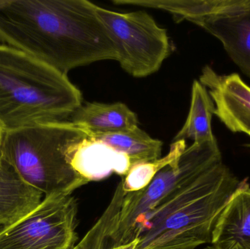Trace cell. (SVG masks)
<instances>
[{
	"label": "cell",
	"instance_id": "6da1fadb",
	"mask_svg": "<svg viewBox=\"0 0 250 249\" xmlns=\"http://www.w3.org/2000/svg\"><path fill=\"white\" fill-rule=\"evenodd\" d=\"M87 0H0V41L63 74L118 59L117 45Z\"/></svg>",
	"mask_w": 250,
	"mask_h": 249
},
{
	"label": "cell",
	"instance_id": "7a4b0ae2",
	"mask_svg": "<svg viewBox=\"0 0 250 249\" xmlns=\"http://www.w3.org/2000/svg\"><path fill=\"white\" fill-rule=\"evenodd\" d=\"M240 182L223 162L211 167L147 213L123 249H195L211 244L214 225Z\"/></svg>",
	"mask_w": 250,
	"mask_h": 249
},
{
	"label": "cell",
	"instance_id": "3957f363",
	"mask_svg": "<svg viewBox=\"0 0 250 249\" xmlns=\"http://www.w3.org/2000/svg\"><path fill=\"white\" fill-rule=\"evenodd\" d=\"M82 101V92L67 75L0 45V127L4 133L69 121Z\"/></svg>",
	"mask_w": 250,
	"mask_h": 249
},
{
	"label": "cell",
	"instance_id": "277c9868",
	"mask_svg": "<svg viewBox=\"0 0 250 249\" xmlns=\"http://www.w3.org/2000/svg\"><path fill=\"white\" fill-rule=\"evenodd\" d=\"M87 137L83 129L70 121L6 132L0 159L44 196L73 194L89 183L70 164L73 149Z\"/></svg>",
	"mask_w": 250,
	"mask_h": 249
},
{
	"label": "cell",
	"instance_id": "5b68a950",
	"mask_svg": "<svg viewBox=\"0 0 250 249\" xmlns=\"http://www.w3.org/2000/svg\"><path fill=\"white\" fill-rule=\"evenodd\" d=\"M222 162L217 140L194 142L179 159L160 170L146 188L125 193L118 223L112 232L116 248L124 249L132 242L144 216L167 196Z\"/></svg>",
	"mask_w": 250,
	"mask_h": 249
},
{
	"label": "cell",
	"instance_id": "8992f818",
	"mask_svg": "<svg viewBox=\"0 0 250 249\" xmlns=\"http://www.w3.org/2000/svg\"><path fill=\"white\" fill-rule=\"evenodd\" d=\"M97 13L117 45L122 68L134 77L158 71L171 54L167 30L145 11L119 13L97 5Z\"/></svg>",
	"mask_w": 250,
	"mask_h": 249
},
{
	"label": "cell",
	"instance_id": "52a82bcc",
	"mask_svg": "<svg viewBox=\"0 0 250 249\" xmlns=\"http://www.w3.org/2000/svg\"><path fill=\"white\" fill-rule=\"evenodd\" d=\"M78 211L73 194L44 196L23 219L0 226V249H72L79 240Z\"/></svg>",
	"mask_w": 250,
	"mask_h": 249
},
{
	"label": "cell",
	"instance_id": "ba28073f",
	"mask_svg": "<svg viewBox=\"0 0 250 249\" xmlns=\"http://www.w3.org/2000/svg\"><path fill=\"white\" fill-rule=\"evenodd\" d=\"M199 81L208 89L215 105L214 115L232 133H250V86L237 73L220 75L203 68Z\"/></svg>",
	"mask_w": 250,
	"mask_h": 249
},
{
	"label": "cell",
	"instance_id": "9c48e42d",
	"mask_svg": "<svg viewBox=\"0 0 250 249\" xmlns=\"http://www.w3.org/2000/svg\"><path fill=\"white\" fill-rule=\"evenodd\" d=\"M196 25L218 39L233 62L250 77V1L242 8L207 18Z\"/></svg>",
	"mask_w": 250,
	"mask_h": 249
},
{
	"label": "cell",
	"instance_id": "30bf717a",
	"mask_svg": "<svg viewBox=\"0 0 250 249\" xmlns=\"http://www.w3.org/2000/svg\"><path fill=\"white\" fill-rule=\"evenodd\" d=\"M214 249H250V185L241 181L220 213L211 235Z\"/></svg>",
	"mask_w": 250,
	"mask_h": 249
},
{
	"label": "cell",
	"instance_id": "8fae6325",
	"mask_svg": "<svg viewBox=\"0 0 250 249\" xmlns=\"http://www.w3.org/2000/svg\"><path fill=\"white\" fill-rule=\"evenodd\" d=\"M70 164L89 183L104 179L111 173L123 178L132 166L127 156L89 136L76 146L70 156Z\"/></svg>",
	"mask_w": 250,
	"mask_h": 249
},
{
	"label": "cell",
	"instance_id": "7c38bea8",
	"mask_svg": "<svg viewBox=\"0 0 250 249\" xmlns=\"http://www.w3.org/2000/svg\"><path fill=\"white\" fill-rule=\"evenodd\" d=\"M43 196L0 159V226H8L23 219L39 206Z\"/></svg>",
	"mask_w": 250,
	"mask_h": 249
},
{
	"label": "cell",
	"instance_id": "4fadbf2b",
	"mask_svg": "<svg viewBox=\"0 0 250 249\" xmlns=\"http://www.w3.org/2000/svg\"><path fill=\"white\" fill-rule=\"evenodd\" d=\"M75 125L93 133H114L138 127L136 114L123 102H87L69 118Z\"/></svg>",
	"mask_w": 250,
	"mask_h": 249
},
{
	"label": "cell",
	"instance_id": "5bb4252c",
	"mask_svg": "<svg viewBox=\"0 0 250 249\" xmlns=\"http://www.w3.org/2000/svg\"><path fill=\"white\" fill-rule=\"evenodd\" d=\"M250 0H113L117 5H133L157 9L171 13L176 22H198L238 10Z\"/></svg>",
	"mask_w": 250,
	"mask_h": 249
},
{
	"label": "cell",
	"instance_id": "9a60e30c",
	"mask_svg": "<svg viewBox=\"0 0 250 249\" xmlns=\"http://www.w3.org/2000/svg\"><path fill=\"white\" fill-rule=\"evenodd\" d=\"M85 131L92 140L104 143L118 153L127 156L132 166L161 158L163 142L150 137L139 127L128 131L114 133Z\"/></svg>",
	"mask_w": 250,
	"mask_h": 249
},
{
	"label": "cell",
	"instance_id": "2e32d148",
	"mask_svg": "<svg viewBox=\"0 0 250 249\" xmlns=\"http://www.w3.org/2000/svg\"><path fill=\"white\" fill-rule=\"evenodd\" d=\"M214 110V101L207 88L199 80H194L188 118L180 131L173 137V142L191 139L193 143H203L217 140L211 127Z\"/></svg>",
	"mask_w": 250,
	"mask_h": 249
},
{
	"label": "cell",
	"instance_id": "e0dca14e",
	"mask_svg": "<svg viewBox=\"0 0 250 249\" xmlns=\"http://www.w3.org/2000/svg\"><path fill=\"white\" fill-rule=\"evenodd\" d=\"M186 149L185 140L173 142L168 153L164 157L132 165L121 180L125 192H133L146 188L160 170L179 159Z\"/></svg>",
	"mask_w": 250,
	"mask_h": 249
},
{
	"label": "cell",
	"instance_id": "ac0fdd59",
	"mask_svg": "<svg viewBox=\"0 0 250 249\" xmlns=\"http://www.w3.org/2000/svg\"><path fill=\"white\" fill-rule=\"evenodd\" d=\"M3 134H4V132L1 130V127H0V146H1V140H2Z\"/></svg>",
	"mask_w": 250,
	"mask_h": 249
},
{
	"label": "cell",
	"instance_id": "d6986e66",
	"mask_svg": "<svg viewBox=\"0 0 250 249\" xmlns=\"http://www.w3.org/2000/svg\"><path fill=\"white\" fill-rule=\"evenodd\" d=\"M205 249H214L212 248V247H211V246H210V247H207V248H206Z\"/></svg>",
	"mask_w": 250,
	"mask_h": 249
},
{
	"label": "cell",
	"instance_id": "ffe728a7",
	"mask_svg": "<svg viewBox=\"0 0 250 249\" xmlns=\"http://www.w3.org/2000/svg\"><path fill=\"white\" fill-rule=\"evenodd\" d=\"M248 135H249V136H250V134H248Z\"/></svg>",
	"mask_w": 250,
	"mask_h": 249
}]
</instances>
